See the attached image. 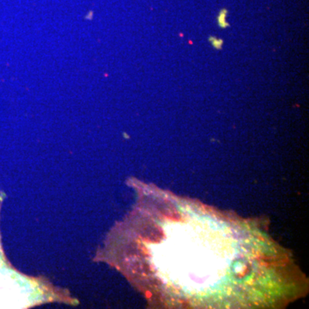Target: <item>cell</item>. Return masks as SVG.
<instances>
[{
	"label": "cell",
	"instance_id": "cell-1",
	"mask_svg": "<svg viewBox=\"0 0 309 309\" xmlns=\"http://www.w3.org/2000/svg\"><path fill=\"white\" fill-rule=\"evenodd\" d=\"M226 12H227L226 9H223L218 16V24L220 25V27H222L223 28H225L229 26V24L226 22Z\"/></svg>",
	"mask_w": 309,
	"mask_h": 309
},
{
	"label": "cell",
	"instance_id": "cell-2",
	"mask_svg": "<svg viewBox=\"0 0 309 309\" xmlns=\"http://www.w3.org/2000/svg\"><path fill=\"white\" fill-rule=\"evenodd\" d=\"M209 41L211 42V44H212V45H213L215 48H216V49H218V50L222 48V46H223V41H222V40H218V39H216V38H215V37L213 36L209 37Z\"/></svg>",
	"mask_w": 309,
	"mask_h": 309
}]
</instances>
